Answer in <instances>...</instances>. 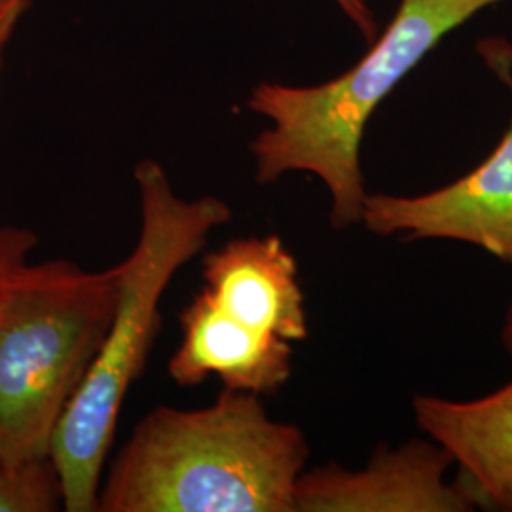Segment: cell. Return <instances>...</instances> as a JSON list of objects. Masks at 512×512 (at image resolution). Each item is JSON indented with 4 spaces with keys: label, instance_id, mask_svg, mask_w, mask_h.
<instances>
[{
    "label": "cell",
    "instance_id": "cell-3",
    "mask_svg": "<svg viewBox=\"0 0 512 512\" xmlns=\"http://www.w3.org/2000/svg\"><path fill=\"white\" fill-rule=\"evenodd\" d=\"M499 2L507 0H401L384 35L348 73L310 88L256 84L247 109L272 124L251 143L256 181L311 173L329 190L330 224H359L366 200L361 143L370 116L440 38Z\"/></svg>",
    "mask_w": 512,
    "mask_h": 512
},
{
    "label": "cell",
    "instance_id": "cell-10",
    "mask_svg": "<svg viewBox=\"0 0 512 512\" xmlns=\"http://www.w3.org/2000/svg\"><path fill=\"white\" fill-rule=\"evenodd\" d=\"M65 505L52 454L0 465V512H55Z\"/></svg>",
    "mask_w": 512,
    "mask_h": 512
},
{
    "label": "cell",
    "instance_id": "cell-14",
    "mask_svg": "<svg viewBox=\"0 0 512 512\" xmlns=\"http://www.w3.org/2000/svg\"><path fill=\"white\" fill-rule=\"evenodd\" d=\"M503 342L509 349V353L512 355V308L509 311V317H507V323H505V329H503Z\"/></svg>",
    "mask_w": 512,
    "mask_h": 512
},
{
    "label": "cell",
    "instance_id": "cell-8",
    "mask_svg": "<svg viewBox=\"0 0 512 512\" xmlns=\"http://www.w3.org/2000/svg\"><path fill=\"white\" fill-rule=\"evenodd\" d=\"M183 340L167 374L179 387H198L217 376L224 389L270 395L293 374L291 342L256 330L219 310L200 291L181 313Z\"/></svg>",
    "mask_w": 512,
    "mask_h": 512
},
{
    "label": "cell",
    "instance_id": "cell-5",
    "mask_svg": "<svg viewBox=\"0 0 512 512\" xmlns=\"http://www.w3.org/2000/svg\"><path fill=\"white\" fill-rule=\"evenodd\" d=\"M361 222L372 234L458 239L512 264V124L469 175L421 196L366 194Z\"/></svg>",
    "mask_w": 512,
    "mask_h": 512
},
{
    "label": "cell",
    "instance_id": "cell-4",
    "mask_svg": "<svg viewBox=\"0 0 512 512\" xmlns=\"http://www.w3.org/2000/svg\"><path fill=\"white\" fill-rule=\"evenodd\" d=\"M118 268L27 262L0 296V465L52 454L109 329Z\"/></svg>",
    "mask_w": 512,
    "mask_h": 512
},
{
    "label": "cell",
    "instance_id": "cell-13",
    "mask_svg": "<svg viewBox=\"0 0 512 512\" xmlns=\"http://www.w3.org/2000/svg\"><path fill=\"white\" fill-rule=\"evenodd\" d=\"M334 2L357 25V29L363 33V37L366 40H374L376 38L378 23H376V18H374L370 6L366 4V0H334Z\"/></svg>",
    "mask_w": 512,
    "mask_h": 512
},
{
    "label": "cell",
    "instance_id": "cell-9",
    "mask_svg": "<svg viewBox=\"0 0 512 512\" xmlns=\"http://www.w3.org/2000/svg\"><path fill=\"white\" fill-rule=\"evenodd\" d=\"M414 414L473 484L480 501L512 511V382L476 401L420 395Z\"/></svg>",
    "mask_w": 512,
    "mask_h": 512
},
{
    "label": "cell",
    "instance_id": "cell-7",
    "mask_svg": "<svg viewBox=\"0 0 512 512\" xmlns=\"http://www.w3.org/2000/svg\"><path fill=\"white\" fill-rule=\"evenodd\" d=\"M203 293L219 310L287 342L308 338L298 264L279 236L230 239L202 260Z\"/></svg>",
    "mask_w": 512,
    "mask_h": 512
},
{
    "label": "cell",
    "instance_id": "cell-6",
    "mask_svg": "<svg viewBox=\"0 0 512 512\" xmlns=\"http://www.w3.org/2000/svg\"><path fill=\"white\" fill-rule=\"evenodd\" d=\"M452 456L437 442L380 446L365 469L325 465L304 471L294 495L296 512H471L475 490L446 482Z\"/></svg>",
    "mask_w": 512,
    "mask_h": 512
},
{
    "label": "cell",
    "instance_id": "cell-2",
    "mask_svg": "<svg viewBox=\"0 0 512 512\" xmlns=\"http://www.w3.org/2000/svg\"><path fill=\"white\" fill-rule=\"evenodd\" d=\"M139 192V238L118 268V296L105 340L52 442L67 512H97V495L124 401L162 327L160 302L175 274L200 255L213 230L234 219L217 196H179L156 160L133 169Z\"/></svg>",
    "mask_w": 512,
    "mask_h": 512
},
{
    "label": "cell",
    "instance_id": "cell-12",
    "mask_svg": "<svg viewBox=\"0 0 512 512\" xmlns=\"http://www.w3.org/2000/svg\"><path fill=\"white\" fill-rule=\"evenodd\" d=\"M33 0H0V73L4 65V52L18 29L19 21L31 10Z\"/></svg>",
    "mask_w": 512,
    "mask_h": 512
},
{
    "label": "cell",
    "instance_id": "cell-11",
    "mask_svg": "<svg viewBox=\"0 0 512 512\" xmlns=\"http://www.w3.org/2000/svg\"><path fill=\"white\" fill-rule=\"evenodd\" d=\"M37 232L23 226H0V296L29 262L38 245Z\"/></svg>",
    "mask_w": 512,
    "mask_h": 512
},
{
    "label": "cell",
    "instance_id": "cell-1",
    "mask_svg": "<svg viewBox=\"0 0 512 512\" xmlns=\"http://www.w3.org/2000/svg\"><path fill=\"white\" fill-rule=\"evenodd\" d=\"M308 458L300 427L222 389L203 408L148 412L110 459L97 512H296Z\"/></svg>",
    "mask_w": 512,
    "mask_h": 512
}]
</instances>
